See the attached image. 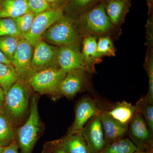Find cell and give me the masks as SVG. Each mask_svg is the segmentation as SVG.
<instances>
[{
	"mask_svg": "<svg viewBox=\"0 0 153 153\" xmlns=\"http://www.w3.org/2000/svg\"><path fill=\"white\" fill-rule=\"evenodd\" d=\"M146 61L145 68L149 77V88L147 98L149 103L153 104V50L151 49Z\"/></svg>",
	"mask_w": 153,
	"mask_h": 153,
	"instance_id": "obj_29",
	"label": "cell"
},
{
	"mask_svg": "<svg viewBox=\"0 0 153 153\" xmlns=\"http://www.w3.org/2000/svg\"><path fill=\"white\" fill-rule=\"evenodd\" d=\"M4 147H3L1 146H0V153H1V152L2 151H3V149H4Z\"/></svg>",
	"mask_w": 153,
	"mask_h": 153,
	"instance_id": "obj_37",
	"label": "cell"
},
{
	"mask_svg": "<svg viewBox=\"0 0 153 153\" xmlns=\"http://www.w3.org/2000/svg\"><path fill=\"white\" fill-rule=\"evenodd\" d=\"M41 153H67L57 144L56 140L46 142Z\"/></svg>",
	"mask_w": 153,
	"mask_h": 153,
	"instance_id": "obj_31",
	"label": "cell"
},
{
	"mask_svg": "<svg viewBox=\"0 0 153 153\" xmlns=\"http://www.w3.org/2000/svg\"><path fill=\"white\" fill-rule=\"evenodd\" d=\"M76 27L82 37H112L117 34L118 28L111 24L102 1L83 12L75 19Z\"/></svg>",
	"mask_w": 153,
	"mask_h": 153,
	"instance_id": "obj_1",
	"label": "cell"
},
{
	"mask_svg": "<svg viewBox=\"0 0 153 153\" xmlns=\"http://www.w3.org/2000/svg\"><path fill=\"white\" fill-rule=\"evenodd\" d=\"M66 72L59 68H47L36 72L28 82L34 91L52 96L56 92Z\"/></svg>",
	"mask_w": 153,
	"mask_h": 153,
	"instance_id": "obj_6",
	"label": "cell"
},
{
	"mask_svg": "<svg viewBox=\"0 0 153 153\" xmlns=\"http://www.w3.org/2000/svg\"><path fill=\"white\" fill-rule=\"evenodd\" d=\"M153 0H149V2H152Z\"/></svg>",
	"mask_w": 153,
	"mask_h": 153,
	"instance_id": "obj_39",
	"label": "cell"
},
{
	"mask_svg": "<svg viewBox=\"0 0 153 153\" xmlns=\"http://www.w3.org/2000/svg\"><path fill=\"white\" fill-rule=\"evenodd\" d=\"M83 38L76 27L75 19L64 15L46 31L42 40L58 47L80 49Z\"/></svg>",
	"mask_w": 153,
	"mask_h": 153,
	"instance_id": "obj_2",
	"label": "cell"
},
{
	"mask_svg": "<svg viewBox=\"0 0 153 153\" xmlns=\"http://www.w3.org/2000/svg\"><path fill=\"white\" fill-rule=\"evenodd\" d=\"M51 9L65 7L67 0H46Z\"/></svg>",
	"mask_w": 153,
	"mask_h": 153,
	"instance_id": "obj_32",
	"label": "cell"
},
{
	"mask_svg": "<svg viewBox=\"0 0 153 153\" xmlns=\"http://www.w3.org/2000/svg\"><path fill=\"white\" fill-rule=\"evenodd\" d=\"M65 7L50 9L35 17L30 32L24 38L34 47L42 41L44 33L64 15Z\"/></svg>",
	"mask_w": 153,
	"mask_h": 153,
	"instance_id": "obj_7",
	"label": "cell"
},
{
	"mask_svg": "<svg viewBox=\"0 0 153 153\" xmlns=\"http://www.w3.org/2000/svg\"><path fill=\"white\" fill-rule=\"evenodd\" d=\"M137 110L136 105H133L125 100L117 102L109 109L104 110L115 120L128 126Z\"/></svg>",
	"mask_w": 153,
	"mask_h": 153,
	"instance_id": "obj_17",
	"label": "cell"
},
{
	"mask_svg": "<svg viewBox=\"0 0 153 153\" xmlns=\"http://www.w3.org/2000/svg\"><path fill=\"white\" fill-rule=\"evenodd\" d=\"M90 74L82 69L67 72L56 92L51 96L52 99L56 100L63 97L69 99L74 98L77 94L89 87Z\"/></svg>",
	"mask_w": 153,
	"mask_h": 153,
	"instance_id": "obj_5",
	"label": "cell"
},
{
	"mask_svg": "<svg viewBox=\"0 0 153 153\" xmlns=\"http://www.w3.org/2000/svg\"><path fill=\"white\" fill-rule=\"evenodd\" d=\"M36 16L35 14L28 11L22 16L13 19L17 29L23 37L30 32Z\"/></svg>",
	"mask_w": 153,
	"mask_h": 153,
	"instance_id": "obj_26",
	"label": "cell"
},
{
	"mask_svg": "<svg viewBox=\"0 0 153 153\" xmlns=\"http://www.w3.org/2000/svg\"><path fill=\"white\" fill-rule=\"evenodd\" d=\"M100 114L91 117L81 131L90 153H99L105 146L104 134Z\"/></svg>",
	"mask_w": 153,
	"mask_h": 153,
	"instance_id": "obj_12",
	"label": "cell"
},
{
	"mask_svg": "<svg viewBox=\"0 0 153 153\" xmlns=\"http://www.w3.org/2000/svg\"><path fill=\"white\" fill-rule=\"evenodd\" d=\"M97 38L94 36H85L82 39L81 54L91 74L96 72L95 64L100 63L103 57L97 51Z\"/></svg>",
	"mask_w": 153,
	"mask_h": 153,
	"instance_id": "obj_16",
	"label": "cell"
},
{
	"mask_svg": "<svg viewBox=\"0 0 153 153\" xmlns=\"http://www.w3.org/2000/svg\"><path fill=\"white\" fill-rule=\"evenodd\" d=\"M97 51L102 57L115 56L116 49L111 37L109 36L100 37L97 43Z\"/></svg>",
	"mask_w": 153,
	"mask_h": 153,
	"instance_id": "obj_27",
	"label": "cell"
},
{
	"mask_svg": "<svg viewBox=\"0 0 153 153\" xmlns=\"http://www.w3.org/2000/svg\"><path fill=\"white\" fill-rule=\"evenodd\" d=\"M30 103V114L26 123L16 129L15 141L21 153H32L41 133V124L38 110L39 95H33Z\"/></svg>",
	"mask_w": 153,
	"mask_h": 153,
	"instance_id": "obj_3",
	"label": "cell"
},
{
	"mask_svg": "<svg viewBox=\"0 0 153 153\" xmlns=\"http://www.w3.org/2000/svg\"><path fill=\"white\" fill-rule=\"evenodd\" d=\"M102 110L94 100L89 97L80 99L75 107V118L67 134L81 132L85 124L91 117L100 114Z\"/></svg>",
	"mask_w": 153,
	"mask_h": 153,
	"instance_id": "obj_11",
	"label": "cell"
},
{
	"mask_svg": "<svg viewBox=\"0 0 153 153\" xmlns=\"http://www.w3.org/2000/svg\"><path fill=\"white\" fill-rule=\"evenodd\" d=\"M19 147L15 140L10 145L4 147L1 153H19Z\"/></svg>",
	"mask_w": 153,
	"mask_h": 153,
	"instance_id": "obj_33",
	"label": "cell"
},
{
	"mask_svg": "<svg viewBox=\"0 0 153 153\" xmlns=\"http://www.w3.org/2000/svg\"><path fill=\"white\" fill-rule=\"evenodd\" d=\"M111 1V0H102V1L103 2H106L107 1Z\"/></svg>",
	"mask_w": 153,
	"mask_h": 153,
	"instance_id": "obj_38",
	"label": "cell"
},
{
	"mask_svg": "<svg viewBox=\"0 0 153 153\" xmlns=\"http://www.w3.org/2000/svg\"><path fill=\"white\" fill-rule=\"evenodd\" d=\"M23 38L16 36L0 37V50L11 62Z\"/></svg>",
	"mask_w": 153,
	"mask_h": 153,
	"instance_id": "obj_24",
	"label": "cell"
},
{
	"mask_svg": "<svg viewBox=\"0 0 153 153\" xmlns=\"http://www.w3.org/2000/svg\"><path fill=\"white\" fill-rule=\"evenodd\" d=\"M28 11L27 0H0V18L14 19Z\"/></svg>",
	"mask_w": 153,
	"mask_h": 153,
	"instance_id": "obj_20",
	"label": "cell"
},
{
	"mask_svg": "<svg viewBox=\"0 0 153 153\" xmlns=\"http://www.w3.org/2000/svg\"><path fill=\"white\" fill-rule=\"evenodd\" d=\"M103 2V1H102ZM104 3L105 9L110 21L115 27L119 28L125 22L131 4L130 0H111Z\"/></svg>",
	"mask_w": 153,
	"mask_h": 153,
	"instance_id": "obj_15",
	"label": "cell"
},
{
	"mask_svg": "<svg viewBox=\"0 0 153 153\" xmlns=\"http://www.w3.org/2000/svg\"><path fill=\"white\" fill-rule=\"evenodd\" d=\"M7 36L24 37L17 29L13 19L0 18V37Z\"/></svg>",
	"mask_w": 153,
	"mask_h": 153,
	"instance_id": "obj_28",
	"label": "cell"
},
{
	"mask_svg": "<svg viewBox=\"0 0 153 153\" xmlns=\"http://www.w3.org/2000/svg\"><path fill=\"white\" fill-rule=\"evenodd\" d=\"M33 49V45L22 38L11 61L19 79L28 81L36 73L32 65Z\"/></svg>",
	"mask_w": 153,
	"mask_h": 153,
	"instance_id": "obj_9",
	"label": "cell"
},
{
	"mask_svg": "<svg viewBox=\"0 0 153 153\" xmlns=\"http://www.w3.org/2000/svg\"><path fill=\"white\" fill-rule=\"evenodd\" d=\"M56 142L67 153H90L81 132L67 134Z\"/></svg>",
	"mask_w": 153,
	"mask_h": 153,
	"instance_id": "obj_18",
	"label": "cell"
},
{
	"mask_svg": "<svg viewBox=\"0 0 153 153\" xmlns=\"http://www.w3.org/2000/svg\"><path fill=\"white\" fill-rule=\"evenodd\" d=\"M4 92L0 87V111L4 108L3 105H4Z\"/></svg>",
	"mask_w": 153,
	"mask_h": 153,
	"instance_id": "obj_35",
	"label": "cell"
},
{
	"mask_svg": "<svg viewBox=\"0 0 153 153\" xmlns=\"http://www.w3.org/2000/svg\"><path fill=\"white\" fill-rule=\"evenodd\" d=\"M142 115L150 131L153 134V104L149 103L146 96H143L136 104Z\"/></svg>",
	"mask_w": 153,
	"mask_h": 153,
	"instance_id": "obj_25",
	"label": "cell"
},
{
	"mask_svg": "<svg viewBox=\"0 0 153 153\" xmlns=\"http://www.w3.org/2000/svg\"><path fill=\"white\" fill-rule=\"evenodd\" d=\"M100 120L104 132L105 145L124 138L128 132V126L118 122L104 110L100 114Z\"/></svg>",
	"mask_w": 153,
	"mask_h": 153,
	"instance_id": "obj_14",
	"label": "cell"
},
{
	"mask_svg": "<svg viewBox=\"0 0 153 153\" xmlns=\"http://www.w3.org/2000/svg\"><path fill=\"white\" fill-rule=\"evenodd\" d=\"M133 153H151L149 152H145V151H136V152H134Z\"/></svg>",
	"mask_w": 153,
	"mask_h": 153,
	"instance_id": "obj_36",
	"label": "cell"
},
{
	"mask_svg": "<svg viewBox=\"0 0 153 153\" xmlns=\"http://www.w3.org/2000/svg\"><path fill=\"white\" fill-rule=\"evenodd\" d=\"M137 151L130 140L123 138L105 145L99 153H133Z\"/></svg>",
	"mask_w": 153,
	"mask_h": 153,
	"instance_id": "obj_23",
	"label": "cell"
},
{
	"mask_svg": "<svg viewBox=\"0 0 153 153\" xmlns=\"http://www.w3.org/2000/svg\"><path fill=\"white\" fill-rule=\"evenodd\" d=\"M102 0H67L64 12L66 16L75 19L83 12L101 1Z\"/></svg>",
	"mask_w": 153,
	"mask_h": 153,
	"instance_id": "obj_22",
	"label": "cell"
},
{
	"mask_svg": "<svg viewBox=\"0 0 153 153\" xmlns=\"http://www.w3.org/2000/svg\"><path fill=\"white\" fill-rule=\"evenodd\" d=\"M59 48L43 40L34 46L32 65L35 72L47 68H59L57 61Z\"/></svg>",
	"mask_w": 153,
	"mask_h": 153,
	"instance_id": "obj_10",
	"label": "cell"
},
{
	"mask_svg": "<svg viewBox=\"0 0 153 153\" xmlns=\"http://www.w3.org/2000/svg\"><path fill=\"white\" fill-rule=\"evenodd\" d=\"M33 91L28 81L18 79L5 95L3 105L14 122L27 111Z\"/></svg>",
	"mask_w": 153,
	"mask_h": 153,
	"instance_id": "obj_4",
	"label": "cell"
},
{
	"mask_svg": "<svg viewBox=\"0 0 153 153\" xmlns=\"http://www.w3.org/2000/svg\"><path fill=\"white\" fill-rule=\"evenodd\" d=\"M29 11L36 16L51 9L46 0H27Z\"/></svg>",
	"mask_w": 153,
	"mask_h": 153,
	"instance_id": "obj_30",
	"label": "cell"
},
{
	"mask_svg": "<svg viewBox=\"0 0 153 153\" xmlns=\"http://www.w3.org/2000/svg\"><path fill=\"white\" fill-rule=\"evenodd\" d=\"M57 61L59 68L66 73L77 69H82L89 72L83 60L80 49L78 48L59 47Z\"/></svg>",
	"mask_w": 153,
	"mask_h": 153,
	"instance_id": "obj_13",
	"label": "cell"
},
{
	"mask_svg": "<svg viewBox=\"0 0 153 153\" xmlns=\"http://www.w3.org/2000/svg\"><path fill=\"white\" fill-rule=\"evenodd\" d=\"M16 132L15 122L3 108L0 111V146L5 147L13 142Z\"/></svg>",
	"mask_w": 153,
	"mask_h": 153,
	"instance_id": "obj_19",
	"label": "cell"
},
{
	"mask_svg": "<svg viewBox=\"0 0 153 153\" xmlns=\"http://www.w3.org/2000/svg\"><path fill=\"white\" fill-rule=\"evenodd\" d=\"M0 63H8V64L11 63L10 60L7 58L1 50H0Z\"/></svg>",
	"mask_w": 153,
	"mask_h": 153,
	"instance_id": "obj_34",
	"label": "cell"
},
{
	"mask_svg": "<svg viewBox=\"0 0 153 153\" xmlns=\"http://www.w3.org/2000/svg\"><path fill=\"white\" fill-rule=\"evenodd\" d=\"M128 131L131 140L139 150L152 153L153 134L138 109L129 124Z\"/></svg>",
	"mask_w": 153,
	"mask_h": 153,
	"instance_id": "obj_8",
	"label": "cell"
},
{
	"mask_svg": "<svg viewBox=\"0 0 153 153\" xmlns=\"http://www.w3.org/2000/svg\"><path fill=\"white\" fill-rule=\"evenodd\" d=\"M18 79L16 72L11 63H0V87L4 96Z\"/></svg>",
	"mask_w": 153,
	"mask_h": 153,
	"instance_id": "obj_21",
	"label": "cell"
}]
</instances>
